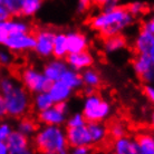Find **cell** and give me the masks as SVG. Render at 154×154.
I'll use <instances>...</instances> for the list:
<instances>
[{
	"label": "cell",
	"mask_w": 154,
	"mask_h": 154,
	"mask_svg": "<svg viewBox=\"0 0 154 154\" xmlns=\"http://www.w3.org/2000/svg\"><path fill=\"white\" fill-rule=\"evenodd\" d=\"M4 1L5 0H0V4H4Z\"/></svg>",
	"instance_id": "obj_48"
},
{
	"label": "cell",
	"mask_w": 154,
	"mask_h": 154,
	"mask_svg": "<svg viewBox=\"0 0 154 154\" xmlns=\"http://www.w3.org/2000/svg\"><path fill=\"white\" fill-rule=\"evenodd\" d=\"M4 47L14 54L27 53L35 48V35L30 32H15L8 36Z\"/></svg>",
	"instance_id": "obj_7"
},
{
	"label": "cell",
	"mask_w": 154,
	"mask_h": 154,
	"mask_svg": "<svg viewBox=\"0 0 154 154\" xmlns=\"http://www.w3.org/2000/svg\"><path fill=\"white\" fill-rule=\"evenodd\" d=\"M14 63V53L9 49L0 48V67H9Z\"/></svg>",
	"instance_id": "obj_30"
},
{
	"label": "cell",
	"mask_w": 154,
	"mask_h": 154,
	"mask_svg": "<svg viewBox=\"0 0 154 154\" xmlns=\"http://www.w3.org/2000/svg\"><path fill=\"white\" fill-rule=\"evenodd\" d=\"M67 68H68V65L65 59L54 57L45 64L44 68H42V73L45 74V76L47 77V79L50 83H53V82L59 81Z\"/></svg>",
	"instance_id": "obj_12"
},
{
	"label": "cell",
	"mask_w": 154,
	"mask_h": 154,
	"mask_svg": "<svg viewBox=\"0 0 154 154\" xmlns=\"http://www.w3.org/2000/svg\"><path fill=\"white\" fill-rule=\"evenodd\" d=\"M20 2L21 0H5L4 5L8 8L12 16H19Z\"/></svg>",
	"instance_id": "obj_32"
},
{
	"label": "cell",
	"mask_w": 154,
	"mask_h": 154,
	"mask_svg": "<svg viewBox=\"0 0 154 154\" xmlns=\"http://www.w3.org/2000/svg\"><path fill=\"white\" fill-rule=\"evenodd\" d=\"M87 131L91 136L93 144H100L106 140L108 135V128L105 126L103 122H87L86 124Z\"/></svg>",
	"instance_id": "obj_19"
},
{
	"label": "cell",
	"mask_w": 154,
	"mask_h": 154,
	"mask_svg": "<svg viewBox=\"0 0 154 154\" xmlns=\"http://www.w3.org/2000/svg\"><path fill=\"white\" fill-rule=\"evenodd\" d=\"M9 153H10V150L8 147L7 142L0 141V154H9Z\"/></svg>",
	"instance_id": "obj_42"
},
{
	"label": "cell",
	"mask_w": 154,
	"mask_h": 154,
	"mask_svg": "<svg viewBox=\"0 0 154 154\" xmlns=\"http://www.w3.org/2000/svg\"><path fill=\"white\" fill-rule=\"evenodd\" d=\"M6 142H7L8 147L10 151L21 150V149H26V147L30 146L29 145V137L21 134L17 130H14L11 132V134L9 135V137Z\"/></svg>",
	"instance_id": "obj_23"
},
{
	"label": "cell",
	"mask_w": 154,
	"mask_h": 154,
	"mask_svg": "<svg viewBox=\"0 0 154 154\" xmlns=\"http://www.w3.org/2000/svg\"><path fill=\"white\" fill-rule=\"evenodd\" d=\"M31 103H32V106H34V108H35V111L37 113L42 112V111H45L47 108L51 107L53 105H55L54 100H53V97L50 96L48 91H44V92L35 94Z\"/></svg>",
	"instance_id": "obj_22"
},
{
	"label": "cell",
	"mask_w": 154,
	"mask_h": 154,
	"mask_svg": "<svg viewBox=\"0 0 154 154\" xmlns=\"http://www.w3.org/2000/svg\"><path fill=\"white\" fill-rule=\"evenodd\" d=\"M46 154H69V151H68V147H65V149H62V150H57V151L49 152V153H46Z\"/></svg>",
	"instance_id": "obj_43"
},
{
	"label": "cell",
	"mask_w": 154,
	"mask_h": 154,
	"mask_svg": "<svg viewBox=\"0 0 154 154\" xmlns=\"http://www.w3.org/2000/svg\"><path fill=\"white\" fill-rule=\"evenodd\" d=\"M67 144L70 147H81L92 145L91 136L86 125L79 127H67L66 130Z\"/></svg>",
	"instance_id": "obj_10"
},
{
	"label": "cell",
	"mask_w": 154,
	"mask_h": 154,
	"mask_svg": "<svg viewBox=\"0 0 154 154\" xmlns=\"http://www.w3.org/2000/svg\"><path fill=\"white\" fill-rule=\"evenodd\" d=\"M7 115V108H6V103H5L4 96L0 94V119H4Z\"/></svg>",
	"instance_id": "obj_39"
},
{
	"label": "cell",
	"mask_w": 154,
	"mask_h": 154,
	"mask_svg": "<svg viewBox=\"0 0 154 154\" xmlns=\"http://www.w3.org/2000/svg\"><path fill=\"white\" fill-rule=\"evenodd\" d=\"M69 113V106L67 102L57 103L51 107L38 113V121L42 125H59L66 124Z\"/></svg>",
	"instance_id": "obj_6"
},
{
	"label": "cell",
	"mask_w": 154,
	"mask_h": 154,
	"mask_svg": "<svg viewBox=\"0 0 154 154\" xmlns=\"http://www.w3.org/2000/svg\"><path fill=\"white\" fill-rule=\"evenodd\" d=\"M67 37V47H68V54L69 53H78L83 50H87L89 46L88 37L84 32L77 30H72L66 32Z\"/></svg>",
	"instance_id": "obj_13"
},
{
	"label": "cell",
	"mask_w": 154,
	"mask_h": 154,
	"mask_svg": "<svg viewBox=\"0 0 154 154\" xmlns=\"http://www.w3.org/2000/svg\"><path fill=\"white\" fill-rule=\"evenodd\" d=\"M9 154H36V152L30 146L26 147V149H21V150L17 151H10Z\"/></svg>",
	"instance_id": "obj_40"
},
{
	"label": "cell",
	"mask_w": 154,
	"mask_h": 154,
	"mask_svg": "<svg viewBox=\"0 0 154 154\" xmlns=\"http://www.w3.org/2000/svg\"><path fill=\"white\" fill-rule=\"evenodd\" d=\"M153 135H154V134H153Z\"/></svg>",
	"instance_id": "obj_50"
},
{
	"label": "cell",
	"mask_w": 154,
	"mask_h": 154,
	"mask_svg": "<svg viewBox=\"0 0 154 154\" xmlns=\"http://www.w3.org/2000/svg\"><path fill=\"white\" fill-rule=\"evenodd\" d=\"M69 154H92L89 146H81V147H72Z\"/></svg>",
	"instance_id": "obj_38"
},
{
	"label": "cell",
	"mask_w": 154,
	"mask_h": 154,
	"mask_svg": "<svg viewBox=\"0 0 154 154\" xmlns=\"http://www.w3.org/2000/svg\"><path fill=\"white\" fill-rule=\"evenodd\" d=\"M34 145L42 154L68 147L65 128L59 125H42L34 134Z\"/></svg>",
	"instance_id": "obj_3"
},
{
	"label": "cell",
	"mask_w": 154,
	"mask_h": 154,
	"mask_svg": "<svg viewBox=\"0 0 154 154\" xmlns=\"http://www.w3.org/2000/svg\"><path fill=\"white\" fill-rule=\"evenodd\" d=\"M141 154H154V135L151 133L140 134L136 139Z\"/></svg>",
	"instance_id": "obj_26"
},
{
	"label": "cell",
	"mask_w": 154,
	"mask_h": 154,
	"mask_svg": "<svg viewBox=\"0 0 154 154\" xmlns=\"http://www.w3.org/2000/svg\"><path fill=\"white\" fill-rule=\"evenodd\" d=\"M108 133L111 134L113 139H119V137H123L125 136L127 133L126 126L124 125L122 122H115L113 123L111 126H109V130H108Z\"/></svg>",
	"instance_id": "obj_29"
},
{
	"label": "cell",
	"mask_w": 154,
	"mask_h": 154,
	"mask_svg": "<svg viewBox=\"0 0 154 154\" xmlns=\"http://www.w3.org/2000/svg\"><path fill=\"white\" fill-rule=\"evenodd\" d=\"M65 60L69 68L82 72L88 67H92L94 64V56L88 50H83L78 53H69L66 56Z\"/></svg>",
	"instance_id": "obj_11"
},
{
	"label": "cell",
	"mask_w": 154,
	"mask_h": 154,
	"mask_svg": "<svg viewBox=\"0 0 154 154\" xmlns=\"http://www.w3.org/2000/svg\"><path fill=\"white\" fill-rule=\"evenodd\" d=\"M60 81L64 82L68 87L73 89V91H77L81 89L84 85H83V81H82V75L81 72L73 69V68H67L65 70V73L63 74L60 77Z\"/></svg>",
	"instance_id": "obj_21"
},
{
	"label": "cell",
	"mask_w": 154,
	"mask_h": 154,
	"mask_svg": "<svg viewBox=\"0 0 154 154\" xmlns=\"http://www.w3.org/2000/svg\"><path fill=\"white\" fill-rule=\"evenodd\" d=\"M11 17L12 15L8 10V8L4 4H0V21H5V20L11 18Z\"/></svg>",
	"instance_id": "obj_37"
},
{
	"label": "cell",
	"mask_w": 154,
	"mask_h": 154,
	"mask_svg": "<svg viewBox=\"0 0 154 154\" xmlns=\"http://www.w3.org/2000/svg\"><path fill=\"white\" fill-rule=\"evenodd\" d=\"M82 113L87 122H104L112 116V105L98 94L86 95L83 102Z\"/></svg>",
	"instance_id": "obj_4"
},
{
	"label": "cell",
	"mask_w": 154,
	"mask_h": 154,
	"mask_svg": "<svg viewBox=\"0 0 154 154\" xmlns=\"http://www.w3.org/2000/svg\"><path fill=\"white\" fill-rule=\"evenodd\" d=\"M143 93L147 100L154 104V84H145L143 87Z\"/></svg>",
	"instance_id": "obj_35"
},
{
	"label": "cell",
	"mask_w": 154,
	"mask_h": 154,
	"mask_svg": "<svg viewBox=\"0 0 154 154\" xmlns=\"http://www.w3.org/2000/svg\"><path fill=\"white\" fill-rule=\"evenodd\" d=\"M68 55V47H67V37L64 31H56L54 38V48H53V56L55 58L65 59Z\"/></svg>",
	"instance_id": "obj_20"
},
{
	"label": "cell",
	"mask_w": 154,
	"mask_h": 154,
	"mask_svg": "<svg viewBox=\"0 0 154 154\" xmlns=\"http://www.w3.org/2000/svg\"><path fill=\"white\" fill-rule=\"evenodd\" d=\"M121 0H103L102 6L104 8H111V7H116L119 6Z\"/></svg>",
	"instance_id": "obj_41"
},
{
	"label": "cell",
	"mask_w": 154,
	"mask_h": 154,
	"mask_svg": "<svg viewBox=\"0 0 154 154\" xmlns=\"http://www.w3.org/2000/svg\"><path fill=\"white\" fill-rule=\"evenodd\" d=\"M150 124L151 126L154 128V111L152 113H151V116H150Z\"/></svg>",
	"instance_id": "obj_45"
},
{
	"label": "cell",
	"mask_w": 154,
	"mask_h": 154,
	"mask_svg": "<svg viewBox=\"0 0 154 154\" xmlns=\"http://www.w3.org/2000/svg\"><path fill=\"white\" fill-rule=\"evenodd\" d=\"M132 66L135 74L145 84H154V64L147 54H136Z\"/></svg>",
	"instance_id": "obj_9"
},
{
	"label": "cell",
	"mask_w": 154,
	"mask_h": 154,
	"mask_svg": "<svg viewBox=\"0 0 154 154\" xmlns=\"http://www.w3.org/2000/svg\"><path fill=\"white\" fill-rule=\"evenodd\" d=\"M0 28L10 34L15 32H30L31 25L25 19L18 18H9L5 21H0Z\"/></svg>",
	"instance_id": "obj_18"
},
{
	"label": "cell",
	"mask_w": 154,
	"mask_h": 154,
	"mask_svg": "<svg viewBox=\"0 0 154 154\" xmlns=\"http://www.w3.org/2000/svg\"><path fill=\"white\" fill-rule=\"evenodd\" d=\"M127 46V40L122 34L121 35L109 36V37H104L103 40V50L105 54L112 55L116 54Z\"/></svg>",
	"instance_id": "obj_17"
},
{
	"label": "cell",
	"mask_w": 154,
	"mask_h": 154,
	"mask_svg": "<svg viewBox=\"0 0 154 154\" xmlns=\"http://www.w3.org/2000/svg\"><path fill=\"white\" fill-rule=\"evenodd\" d=\"M91 0H77L76 2V10L78 14H84L91 7Z\"/></svg>",
	"instance_id": "obj_34"
},
{
	"label": "cell",
	"mask_w": 154,
	"mask_h": 154,
	"mask_svg": "<svg viewBox=\"0 0 154 154\" xmlns=\"http://www.w3.org/2000/svg\"><path fill=\"white\" fill-rule=\"evenodd\" d=\"M105 154H116L114 151H109V152H107V153H105Z\"/></svg>",
	"instance_id": "obj_47"
},
{
	"label": "cell",
	"mask_w": 154,
	"mask_h": 154,
	"mask_svg": "<svg viewBox=\"0 0 154 154\" xmlns=\"http://www.w3.org/2000/svg\"><path fill=\"white\" fill-rule=\"evenodd\" d=\"M0 94L5 98L7 115L15 119L27 115L31 106L30 95L15 77L9 75L0 77Z\"/></svg>",
	"instance_id": "obj_2"
},
{
	"label": "cell",
	"mask_w": 154,
	"mask_h": 154,
	"mask_svg": "<svg viewBox=\"0 0 154 154\" xmlns=\"http://www.w3.org/2000/svg\"><path fill=\"white\" fill-rule=\"evenodd\" d=\"M82 81L85 87H91V88H97L102 83V77L100 74L93 67H88L86 69L82 70Z\"/></svg>",
	"instance_id": "obj_25"
},
{
	"label": "cell",
	"mask_w": 154,
	"mask_h": 154,
	"mask_svg": "<svg viewBox=\"0 0 154 154\" xmlns=\"http://www.w3.org/2000/svg\"><path fill=\"white\" fill-rule=\"evenodd\" d=\"M20 82L23 87L32 94L48 91L50 85V82L47 79L42 70L31 66L25 67L20 72Z\"/></svg>",
	"instance_id": "obj_5"
},
{
	"label": "cell",
	"mask_w": 154,
	"mask_h": 154,
	"mask_svg": "<svg viewBox=\"0 0 154 154\" xmlns=\"http://www.w3.org/2000/svg\"><path fill=\"white\" fill-rule=\"evenodd\" d=\"M154 46V34L141 28L139 34L135 36L133 48L136 54H149V51Z\"/></svg>",
	"instance_id": "obj_15"
},
{
	"label": "cell",
	"mask_w": 154,
	"mask_h": 154,
	"mask_svg": "<svg viewBox=\"0 0 154 154\" xmlns=\"http://www.w3.org/2000/svg\"><path fill=\"white\" fill-rule=\"evenodd\" d=\"M37 124L34 119H29V117H20V119L17 123V126H16V130L18 132H20L21 134L26 135L27 137H30V136H34V134L37 131Z\"/></svg>",
	"instance_id": "obj_27"
},
{
	"label": "cell",
	"mask_w": 154,
	"mask_h": 154,
	"mask_svg": "<svg viewBox=\"0 0 154 154\" xmlns=\"http://www.w3.org/2000/svg\"><path fill=\"white\" fill-rule=\"evenodd\" d=\"M113 151L116 154H141L136 139H133L126 135L123 137L114 140Z\"/></svg>",
	"instance_id": "obj_16"
},
{
	"label": "cell",
	"mask_w": 154,
	"mask_h": 154,
	"mask_svg": "<svg viewBox=\"0 0 154 154\" xmlns=\"http://www.w3.org/2000/svg\"><path fill=\"white\" fill-rule=\"evenodd\" d=\"M149 56H150L151 57V59H152V62H153V64H154V46L152 47V48H151L150 49V51H149Z\"/></svg>",
	"instance_id": "obj_44"
},
{
	"label": "cell",
	"mask_w": 154,
	"mask_h": 154,
	"mask_svg": "<svg viewBox=\"0 0 154 154\" xmlns=\"http://www.w3.org/2000/svg\"><path fill=\"white\" fill-rule=\"evenodd\" d=\"M12 131H14V128L8 122H1L0 123V141L6 142Z\"/></svg>",
	"instance_id": "obj_33"
},
{
	"label": "cell",
	"mask_w": 154,
	"mask_h": 154,
	"mask_svg": "<svg viewBox=\"0 0 154 154\" xmlns=\"http://www.w3.org/2000/svg\"><path fill=\"white\" fill-rule=\"evenodd\" d=\"M0 77H1V70H0Z\"/></svg>",
	"instance_id": "obj_49"
},
{
	"label": "cell",
	"mask_w": 154,
	"mask_h": 154,
	"mask_svg": "<svg viewBox=\"0 0 154 154\" xmlns=\"http://www.w3.org/2000/svg\"><path fill=\"white\" fill-rule=\"evenodd\" d=\"M92 4H96V5H102L103 0H91Z\"/></svg>",
	"instance_id": "obj_46"
},
{
	"label": "cell",
	"mask_w": 154,
	"mask_h": 154,
	"mask_svg": "<svg viewBox=\"0 0 154 154\" xmlns=\"http://www.w3.org/2000/svg\"><path fill=\"white\" fill-rule=\"evenodd\" d=\"M73 92H74L73 89L70 88V87H68L60 79L50 83L49 88H48V93L50 94V96L53 97L55 104L67 102L72 97Z\"/></svg>",
	"instance_id": "obj_14"
},
{
	"label": "cell",
	"mask_w": 154,
	"mask_h": 154,
	"mask_svg": "<svg viewBox=\"0 0 154 154\" xmlns=\"http://www.w3.org/2000/svg\"><path fill=\"white\" fill-rule=\"evenodd\" d=\"M126 8L133 17H137V16H141L142 14H144L146 6L141 1H135V2H132V4L128 5Z\"/></svg>",
	"instance_id": "obj_31"
},
{
	"label": "cell",
	"mask_w": 154,
	"mask_h": 154,
	"mask_svg": "<svg viewBox=\"0 0 154 154\" xmlns=\"http://www.w3.org/2000/svg\"><path fill=\"white\" fill-rule=\"evenodd\" d=\"M142 29L154 34V12L147 18L146 20H145V21H144V23H143Z\"/></svg>",
	"instance_id": "obj_36"
},
{
	"label": "cell",
	"mask_w": 154,
	"mask_h": 154,
	"mask_svg": "<svg viewBox=\"0 0 154 154\" xmlns=\"http://www.w3.org/2000/svg\"><path fill=\"white\" fill-rule=\"evenodd\" d=\"M66 124H67V127H79V126L86 125V124H87V121L85 119L83 113L76 112V113L70 114V115L67 117Z\"/></svg>",
	"instance_id": "obj_28"
},
{
	"label": "cell",
	"mask_w": 154,
	"mask_h": 154,
	"mask_svg": "<svg viewBox=\"0 0 154 154\" xmlns=\"http://www.w3.org/2000/svg\"><path fill=\"white\" fill-rule=\"evenodd\" d=\"M44 0H21L19 9V16L23 18L34 17L42 9Z\"/></svg>",
	"instance_id": "obj_24"
},
{
	"label": "cell",
	"mask_w": 154,
	"mask_h": 154,
	"mask_svg": "<svg viewBox=\"0 0 154 154\" xmlns=\"http://www.w3.org/2000/svg\"><path fill=\"white\" fill-rule=\"evenodd\" d=\"M55 35H56V31L49 28H42L36 31L34 51L39 57L50 58L53 56Z\"/></svg>",
	"instance_id": "obj_8"
},
{
	"label": "cell",
	"mask_w": 154,
	"mask_h": 154,
	"mask_svg": "<svg viewBox=\"0 0 154 154\" xmlns=\"http://www.w3.org/2000/svg\"><path fill=\"white\" fill-rule=\"evenodd\" d=\"M134 21V17L128 12L126 7L116 6L103 8L92 17L89 25L92 29L97 31L103 37L121 35Z\"/></svg>",
	"instance_id": "obj_1"
}]
</instances>
